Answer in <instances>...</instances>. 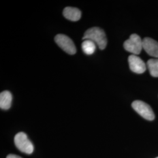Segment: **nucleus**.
<instances>
[{
  "label": "nucleus",
  "instance_id": "f8f14e48",
  "mask_svg": "<svg viewBox=\"0 0 158 158\" xmlns=\"http://www.w3.org/2000/svg\"><path fill=\"white\" fill-rule=\"evenodd\" d=\"M6 158H22L21 157H20V156H18V155H14V154H10V155H8L7 156H6Z\"/></svg>",
  "mask_w": 158,
  "mask_h": 158
},
{
  "label": "nucleus",
  "instance_id": "f03ea898",
  "mask_svg": "<svg viewBox=\"0 0 158 158\" xmlns=\"http://www.w3.org/2000/svg\"><path fill=\"white\" fill-rule=\"evenodd\" d=\"M14 142L17 148L22 152L31 154L34 152V145L29 139L27 135L24 132H21L16 134L14 138Z\"/></svg>",
  "mask_w": 158,
  "mask_h": 158
},
{
  "label": "nucleus",
  "instance_id": "1a4fd4ad",
  "mask_svg": "<svg viewBox=\"0 0 158 158\" xmlns=\"http://www.w3.org/2000/svg\"><path fill=\"white\" fill-rule=\"evenodd\" d=\"M12 96L9 91H4L0 94V108L2 110H8L11 106Z\"/></svg>",
  "mask_w": 158,
  "mask_h": 158
},
{
  "label": "nucleus",
  "instance_id": "423d86ee",
  "mask_svg": "<svg viewBox=\"0 0 158 158\" xmlns=\"http://www.w3.org/2000/svg\"><path fill=\"white\" fill-rule=\"evenodd\" d=\"M128 63L130 69L135 73L142 74L146 71L147 66L139 57L131 55L128 57Z\"/></svg>",
  "mask_w": 158,
  "mask_h": 158
},
{
  "label": "nucleus",
  "instance_id": "7ed1b4c3",
  "mask_svg": "<svg viewBox=\"0 0 158 158\" xmlns=\"http://www.w3.org/2000/svg\"><path fill=\"white\" fill-rule=\"evenodd\" d=\"M125 49L136 55H139L143 49V40L137 34H132L130 38L124 44Z\"/></svg>",
  "mask_w": 158,
  "mask_h": 158
},
{
  "label": "nucleus",
  "instance_id": "6e6552de",
  "mask_svg": "<svg viewBox=\"0 0 158 158\" xmlns=\"http://www.w3.org/2000/svg\"><path fill=\"white\" fill-rule=\"evenodd\" d=\"M63 15L66 19L72 21H77L80 19L81 12L78 8L66 7L63 11Z\"/></svg>",
  "mask_w": 158,
  "mask_h": 158
},
{
  "label": "nucleus",
  "instance_id": "9b49d317",
  "mask_svg": "<svg viewBox=\"0 0 158 158\" xmlns=\"http://www.w3.org/2000/svg\"><path fill=\"white\" fill-rule=\"evenodd\" d=\"M147 66L151 75L154 77H158V59H149L147 62Z\"/></svg>",
  "mask_w": 158,
  "mask_h": 158
},
{
  "label": "nucleus",
  "instance_id": "f257e3e1",
  "mask_svg": "<svg viewBox=\"0 0 158 158\" xmlns=\"http://www.w3.org/2000/svg\"><path fill=\"white\" fill-rule=\"evenodd\" d=\"M83 40H90L94 42L100 49L103 50L107 44V40L104 31L98 27H93L85 31Z\"/></svg>",
  "mask_w": 158,
  "mask_h": 158
},
{
  "label": "nucleus",
  "instance_id": "9d476101",
  "mask_svg": "<svg viewBox=\"0 0 158 158\" xmlns=\"http://www.w3.org/2000/svg\"><path fill=\"white\" fill-rule=\"evenodd\" d=\"M81 48L85 54L90 55L96 51V44L90 40H85L81 44Z\"/></svg>",
  "mask_w": 158,
  "mask_h": 158
},
{
  "label": "nucleus",
  "instance_id": "ddd939ff",
  "mask_svg": "<svg viewBox=\"0 0 158 158\" xmlns=\"http://www.w3.org/2000/svg\"><path fill=\"white\" fill-rule=\"evenodd\" d=\"M158 158V157H157V158Z\"/></svg>",
  "mask_w": 158,
  "mask_h": 158
},
{
  "label": "nucleus",
  "instance_id": "39448f33",
  "mask_svg": "<svg viewBox=\"0 0 158 158\" xmlns=\"http://www.w3.org/2000/svg\"><path fill=\"white\" fill-rule=\"evenodd\" d=\"M55 40L57 45L68 54L74 55L76 53V46L72 40L68 36L63 34H59L56 36Z\"/></svg>",
  "mask_w": 158,
  "mask_h": 158
},
{
  "label": "nucleus",
  "instance_id": "0eeeda50",
  "mask_svg": "<svg viewBox=\"0 0 158 158\" xmlns=\"http://www.w3.org/2000/svg\"><path fill=\"white\" fill-rule=\"evenodd\" d=\"M143 49L151 56L158 59V42L150 38L143 40Z\"/></svg>",
  "mask_w": 158,
  "mask_h": 158
},
{
  "label": "nucleus",
  "instance_id": "20e7f679",
  "mask_svg": "<svg viewBox=\"0 0 158 158\" xmlns=\"http://www.w3.org/2000/svg\"><path fill=\"white\" fill-rule=\"evenodd\" d=\"M132 107L143 118L149 121L155 119V114L151 107L145 102L136 100L132 103Z\"/></svg>",
  "mask_w": 158,
  "mask_h": 158
}]
</instances>
